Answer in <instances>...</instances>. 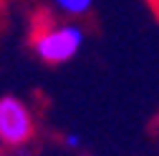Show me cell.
Returning <instances> with one entry per match:
<instances>
[{
  "label": "cell",
  "instance_id": "obj_1",
  "mask_svg": "<svg viewBox=\"0 0 159 156\" xmlns=\"http://www.w3.org/2000/svg\"><path fill=\"white\" fill-rule=\"evenodd\" d=\"M84 41H86V33L78 23H73V20H66V23L46 20L41 28H35V33L30 38V46H33V53L43 63L63 66L71 58L78 55Z\"/></svg>",
  "mask_w": 159,
  "mask_h": 156
},
{
  "label": "cell",
  "instance_id": "obj_2",
  "mask_svg": "<svg viewBox=\"0 0 159 156\" xmlns=\"http://www.w3.org/2000/svg\"><path fill=\"white\" fill-rule=\"evenodd\" d=\"M35 121L30 108L18 96H0V141L5 146H23L33 139Z\"/></svg>",
  "mask_w": 159,
  "mask_h": 156
},
{
  "label": "cell",
  "instance_id": "obj_3",
  "mask_svg": "<svg viewBox=\"0 0 159 156\" xmlns=\"http://www.w3.org/2000/svg\"><path fill=\"white\" fill-rule=\"evenodd\" d=\"M91 8H93V0H56V10L68 18L86 15Z\"/></svg>",
  "mask_w": 159,
  "mask_h": 156
},
{
  "label": "cell",
  "instance_id": "obj_4",
  "mask_svg": "<svg viewBox=\"0 0 159 156\" xmlns=\"http://www.w3.org/2000/svg\"><path fill=\"white\" fill-rule=\"evenodd\" d=\"M81 136H78V133H63V146L68 149V151H78V149H81Z\"/></svg>",
  "mask_w": 159,
  "mask_h": 156
}]
</instances>
